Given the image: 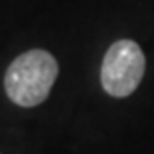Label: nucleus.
I'll list each match as a JSON object with an SVG mask.
<instances>
[{
	"mask_svg": "<svg viewBox=\"0 0 154 154\" xmlns=\"http://www.w3.org/2000/svg\"><path fill=\"white\" fill-rule=\"evenodd\" d=\"M146 70V56L138 42L128 38L116 40L104 54L100 66V82L106 94L126 98L142 82Z\"/></svg>",
	"mask_w": 154,
	"mask_h": 154,
	"instance_id": "2",
	"label": "nucleus"
},
{
	"mask_svg": "<svg viewBox=\"0 0 154 154\" xmlns=\"http://www.w3.org/2000/svg\"><path fill=\"white\" fill-rule=\"evenodd\" d=\"M58 78V62L48 50L34 48L16 56L6 68V96L22 108H34L48 98Z\"/></svg>",
	"mask_w": 154,
	"mask_h": 154,
	"instance_id": "1",
	"label": "nucleus"
}]
</instances>
